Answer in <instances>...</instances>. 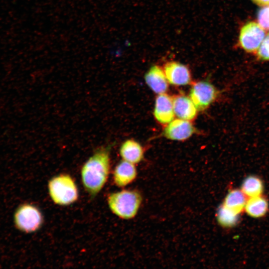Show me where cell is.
I'll list each match as a JSON object with an SVG mask.
<instances>
[{
  "instance_id": "6da1fadb",
  "label": "cell",
  "mask_w": 269,
  "mask_h": 269,
  "mask_svg": "<svg viewBox=\"0 0 269 269\" xmlns=\"http://www.w3.org/2000/svg\"><path fill=\"white\" fill-rule=\"evenodd\" d=\"M110 150L109 147L98 148L82 167V183L91 198L99 193L108 180L111 167Z\"/></svg>"
},
{
  "instance_id": "7a4b0ae2",
  "label": "cell",
  "mask_w": 269,
  "mask_h": 269,
  "mask_svg": "<svg viewBox=\"0 0 269 269\" xmlns=\"http://www.w3.org/2000/svg\"><path fill=\"white\" fill-rule=\"evenodd\" d=\"M140 194L134 190H122L110 194L107 198L108 206L118 217L129 220L137 214L141 203Z\"/></svg>"
},
{
  "instance_id": "3957f363",
  "label": "cell",
  "mask_w": 269,
  "mask_h": 269,
  "mask_svg": "<svg viewBox=\"0 0 269 269\" xmlns=\"http://www.w3.org/2000/svg\"><path fill=\"white\" fill-rule=\"evenodd\" d=\"M47 188L51 199L56 205L68 206L78 199V188L69 174L62 173L53 176L48 181Z\"/></svg>"
},
{
  "instance_id": "277c9868",
  "label": "cell",
  "mask_w": 269,
  "mask_h": 269,
  "mask_svg": "<svg viewBox=\"0 0 269 269\" xmlns=\"http://www.w3.org/2000/svg\"><path fill=\"white\" fill-rule=\"evenodd\" d=\"M14 224L19 231L31 233L39 230L44 222L43 214L36 205L24 203L16 209L13 216Z\"/></svg>"
},
{
  "instance_id": "5b68a950",
  "label": "cell",
  "mask_w": 269,
  "mask_h": 269,
  "mask_svg": "<svg viewBox=\"0 0 269 269\" xmlns=\"http://www.w3.org/2000/svg\"><path fill=\"white\" fill-rule=\"evenodd\" d=\"M218 94V91L213 84L206 81H200L192 85L189 97L198 111H203L216 100Z\"/></svg>"
},
{
  "instance_id": "8992f818",
  "label": "cell",
  "mask_w": 269,
  "mask_h": 269,
  "mask_svg": "<svg viewBox=\"0 0 269 269\" xmlns=\"http://www.w3.org/2000/svg\"><path fill=\"white\" fill-rule=\"evenodd\" d=\"M265 36V31L259 23L250 21L242 27L239 35V42L245 51L253 52L259 49Z\"/></svg>"
},
{
  "instance_id": "52a82bcc",
  "label": "cell",
  "mask_w": 269,
  "mask_h": 269,
  "mask_svg": "<svg viewBox=\"0 0 269 269\" xmlns=\"http://www.w3.org/2000/svg\"><path fill=\"white\" fill-rule=\"evenodd\" d=\"M162 69L168 83L172 85L185 86L192 82L191 74L189 68L179 62H167Z\"/></svg>"
},
{
  "instance_id": "ba28073f",
  "label": "cell",
  "mask_w": 269,
  "mask_h": 269,
  "mask_svg": "<svg viewBox=\"0 0 269 269\" xmlns=\"http://www.w3.org/2000/svg\"><path fill=\"white\" fill-rule=\"evenodd\" d=\"M196 132L190 121L181 119H173L165 126L163 135L166 138L178 141L185 140Z\"/></svg>"
},
{
  "instance_id": "9c48e42d",
  "label": "cell",
  "mask_w": 269,
  "mask_h": 269,
  "mask_svg": "<svg viewBox=\"0 0 269 269\" xmlns=\"http://www.w3.org/2000/svg\"><path fill=\"white\" fill-rule=\"evenodd\" d=\"M153 115L159 124L165 126L174 119L172 97L165 93L158 94L155 101Z\"/></svg>"
},
{
  "instance_id": "30bf717a",
  "label": "cell",
  "mask_w": 269,
  "mask_h": 269,
  "mask_svg": "<svg viewBox=\"0 0 269 269\" xmlns=\"http://www.w3.org/2000/svg\"><path fill=\"white\" fill-rule=\"evenodd\" d=\"M136 176L134 164L123 159L115 167L113 179L117 186L124 187L132 183Z\"/></svg>"
},
{
  "instance_id": "8fae6325",
  "label": "cell",
  "mask_w": 269,
  "mask_h": 269,
  "mask_svg": "<svg viewBox=\"0 0 269 269\" xmlns=\"http://www.w3.org/2000/svg\"><path fill=\"white\" fill-rule=\"evenodd\" d=\"M172 97L174 112L176 117L190 122L196 118L198 110L189 97L183 95Z\"/></svg>"
},
{
  "instance_id": "7c38bea8",
  "label": "cell",
  "mask_w": 269,
  "mask_h": 269,
  "mask_svg": "<svg viewBox=\"0 0 269 269\" xmlns=\"http://www.w3.org/2000/svg\"><path fill=\"white\" fill-rule=\"evenodd\" d=\"M144 79L147 86L156 94L165 93L168 90V82L163 69L158 65H153L149 68Z\"/></svg>"
},
{
  "instance_id": "4fadbf2b",
  "label": "cell",
  "mask_w": 269,
  "mask_h": 269,
  "mask_svg": "<svg viewBox=\"0 0 269 269\" xmlns=\"http://www.w3.org/2000/svg\"><path fill=\"white\" fill-rule=\"evenodd\" d=\"M120 154L123 160L135 164L139 163L143 158L144 150L138 142L129 139L122 144Z\"/></svg>"
},
{
  "instance_id": "5bb4252c",
  "label": "cell",
  "mask_w": 269,
  "mask_h": 269,
  "mask_svg": "<svg viewBox=\"0 0 269 269\" xmlns=\"http://www.w3.org/2000/svg\"><path fill=\"white\" fill-rule=\"evenodd\" d=\"M245 194L238 189L229 192L222 205L237 214H239L245 208L246 204Z\"/></svg>"
},
{
  "instance_id": "9a60e30c",
  "label": "cell",
  "mask_w": 269,
  "mask_h": 269,
  "mask_svg": "<svg viewBox=\"0 0 269 269\" xmlns=\"http://www.w3.org/2000/svg\"><path fill=\"white\" fill-rule=\"evenodd\" d=\"M268 202L260 196L250 197L246 202L245 209L247 214L255 218L264 216L268 210Z\"/></svg>"
},
{
  "instance_id": "2e32d148",
  "label": "cell",
  "mask_w": 269,
  "mask_h": 269,
  "mask_svg": "<svg viewBox=\"0 0 269 269\" xmlns=\"http://www.w3.org/2000/svg\"><path fill=\"white\" fill-rule=\"evenodd\" d=\"M263 184L262 180L255 176H249L242 184V191L249 197L260 196L263 191Z\"/></svg>"
},
{
  "instance_id": "e0dca14e",
  "label": "cell",
  "mask_w": 269,
  "mask_h": 269,
  "mask_svg": "<svg viewBox=\"0 0 269 269\" xmlns=\"http://www.w3.org/2000/svg\"><path fill=\"white\" fill-rule=\"evenodd\" d=\"M238 215L226 208L222 204L217 211V221L223 227H231L237 223L239 220Z\"/></svg>"
},
{
  "instance_id": "ac0fdd59",
  "label": "cell",
  "mask_w": 269,
  "mask_h": 269,
  "mask_svg": "<svg viewBox=\"0 0 269 269\" xmlns=\"http://www.w3.org/2000/svg\"><path fill=\"white\" fill-rule=\"evenodd\" d=\"M259 24L265 30L269 31V5L261 8L258 12Z\"/></svg>"
},
{
  "instance_id": "d6986e66",
  "label": "cell",
  "mask_w": 269,
  "mask_h": 269,
  "mask_svg": "<svg viewBox=\"0 0 269 269\" xmlns=\"http://www.w3.org/2000/svg\"><path fill=\"white\" fill-rule=\"evenodd\" d=\"M258 49V58L263 61L269 60V33L264 38Z\"/></svg>"
},
{
  "instance_id": "ffe728a7",
  "label": "cell",
  "mask_w": 269,
  "mask_h": 269,
  "mask_svg": "<svg viewBox=\"0 0 269 269\" xmlns=\"http://www.w3.org/2000/svg\"><path fill=\"white\" fill-rule=\"evenodd\" d=\"M253 2L260 5H269V0H252Z\"/></svg>"
}]
</instances>
